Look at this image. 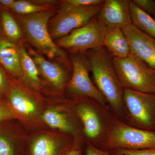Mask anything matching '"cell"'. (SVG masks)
<instances>
[{"label":"cell","instance_id":"d6986e66","mask_svg":"<svg viewBox=\"0 0 155 155\" xmlns=\"http://www.w3.org/2000/svg\"><path fill=\"white\" fill-rule=\"evenodd\" d=\"M1 20L3 31L8 39L13 42L22 41V31L18 22L8 11L2 9Z\"/></svg>","mask_w":155,"mask_h":155},{"label":"cell","instance_id":"83f0119b","mask_svg":"<svg viewBox=\"0 0 155 155\" xmlns=\"http://www.w3.org/2000/svg\"><path fill=\"white\" fill-rule=\"evenodd\" d=\"M14 2V0H0V5L7 8L11 9Z\"/></svg>","mask_w":155,"mask_h":155},{"label":"cell","instance_id":"ac0fdd59","mask_svg":"<svg viewBox=\"0 0 155 155\" xmlns=\"http://www.w3.org/2000/svg\"><path fill=\"white\" fill-rule=\"evenodd\" d=\"M61 145L54 139L47 135L37 137L31 143V155H57Z\"/></svg>","mask_w":155,"mask_h":155},{"label":"cell","instance_id":"52a82bcc","mask_svg":"<svg viewBox=\"0 0 155 155\" xmlns=\"http://www.w3.org/2000/svg\"><path fill=\"white\" fill-rule=\"evenodd\" d=\"M125 123L142 130L155 131V94L125 89Z\"/></svg>","mask_w":155,"mask_h":155},{"label":"cell","instance_id":"9c48e42d","mask_svg":"<svg viewBox=\"0 0 155 155\" xmlns=\"http://www.w3.org/2000/svg\"><path fill=\"white\" fill-rule=\"evenodd\" d=\"M72 54V75L66 87L67 91L75 98L88 97L107 104L105 98L90 78L91 68L86 53Z\"/></svg>","mask_w":155,"mask_h":155},{"label":"cell","instance_id":"8992f818","mask_svg":"<svg viewBox=\"0 0 155 155\" xmlns=\"http://www.w3.org/2000/svg\"><path fill=\"white\" fill-rule=\"evenodd\" d=\"M103 5L83 7L62 2L58 12L48 22V30L53 40L66 36L74 29L81 27L97 17Z\"/></svg>","mask_w":155,"mask_h":155},{"label":"cell","instance_id":"5b68a950","mask_svg":"<svg viewBox=\"0 0 155 155\" xmlns=\"http://www.w3.org/2000/svg\"><path fill=\"white\" fill-rule=\"evenodd\" d=\"M153 148H155V131L131 127L116 118L101 149L111 151Z\"/></svg>","mask_w":155,"mask_h":155},{"label":"cell","instance_id":"30bf717a","mask_svg":"<svg viewBox=\"0 0 155 155\" xmlns=\"http://www.w3.org/2000/svg\"><path fill=\"white\" fill-rule=\"evenodd\" d=\"M129 0H106L97 18L107 30L132 24Z\"/></svg>","mask_w":155,"mask_h":155},{"label":"cell","instance_id":"cb8c5ba5","mask_svg":"<svg viewBox=\"0 0 155 155\" xmlns=\"http://www.w3.org/2000/svg\"><path fill=\"white\" fill-rule=\"evenodd\" d=\"M67 1L73 5L83 7L103 5L105 2L103 0H67Z\"/></svg>","mask_w":155,"mask_h":155},{"label":"cell","instance_id":"ffe728a7","mask_svg":"<svg viewBox=\"0 0 155 155\" xmlns=\"http://www.w3.org/2000/svg\"><path fill=\"white\" fill-rule=\"evenodd\" d=\"M18 15H28L52 11V5H41L35 1H15L11 8Z\"/></svg>","mask_w":155,"mask_h":155},{"label":"cell","instance_id":"7402d4cb","mask_svg":"<svg viewBox=\"0 0 155 155\" xmlns=\"http://www.w3.org/2000/svg\"><path fill=\"white\" fill-rule=\"evenodd\" d=\"M138 7L155 19V1L153 0H133Z\"/></svg>","mask_w":155,"mask_h":155},{"label":"cell","instance_id":"f1b7e54d","mask_svg":"<svg viewBox=\"0 0 155 155\" xmlns=\"http://www.w3.org/2000/svg\"><path fill=\"white\" fill-rule=\"evenodd\" d=\"M5 83V77L2 72L0 70V88L2 87Z\"/></svg>","mask_w":155,"mask_h":155},{"label":"cell","instance_id":"277c9868","mask_svg":"<svg viewBox=\"0 0 155 155\" xmlns=\"http://www.w3.org/2000/svg\"><path fill=\"white\" fill-rule=\"evenodd\" d=\"M113 61L124 88L155 94V69L131 53L126 58H113Z\"/></svg>","mask_w":155,"mask_h":155},{"label":"cell","instance_id":"6da1fadb","mask_svg":"<svg viewBox=\"0 0 155 155\" xmlns=\"http://www.w3.org/2000/svg\"><path fill=\"white\" fill-rule=\"evenodd\" d=\"M86 53L95 85L105 98L116 118L125 122L127 116L124 101L125 88L116 74L113 57L103 46Z\"/></svg>","mask_w":155,"mask_h":155},{"label":"cell","instance_id":"2e32d148","mask_svg":"<svg viewBox=\"0 0 155 155\" xmlns=\"http://www.w3.org/2000/svg\"><path fill=\"white\" fill-rule=\"evenodd\" d=\"M9 99L12 107L19 113L26 116L35 115L38 110L36 102L21 87H13L9 94Z\"/></svg>","mask_w":155,"mask_h":155},{"label":"cell","instance_id":"7c38bea8","mask_svg":"<svg viewBox=\"0 0 155 155\" xmlns=\"http://www.w3.org/2000/svg\"><path fill=\"white\" fill-rule=\"evenodd\" d=\"M27 51L35 62L40 75H41L51 86L59 91L66 88L70 78L66 67L48 61L32 48L29 47Z\"/></svg>","mask_w":155,"mask_h":155},{"label":"cell","instance_id":"9a60e30c","mask_svg":"<svg viewBox=\"0 0 155 155\" xmlns=\"http://www.w3.org/2000/svg\"><path fill=\"white\" fill-rule=\"evenodd\" d=\"M20 57L22 77L31 86L35 89L41 87L40 74L35 62L28 53L22 41L17 45Z\"/></svg>","mask_w":155,"mask_h":155},{"label":"cell","instance_id":"4316f807","mask_svg":"<svg viewBox=\"0 0 155 155\" xmlns=\"http://www.w3.org/2000/svg\"><path fill=\"white\" fill-rule=\"evenodd\" d=\"M64 155H85L84 154L80 147H74L73 148L68 151Z\"/></svg>","mask_w":155,"mask_h":155},{"label":"cell","instance_id":"7a4b0ae2","mask_svg":"<svg viewBox=\"0 0 155 155\" xmlns=\"http://www.w3.org/2000/svg\"><path fill=\"white\" fill-rule=\"evenodd\" d=\"M73 109L82 127L86 143L101 149L116 117L108 104L91 98H75Z\"/></svg>","mask_w":155,"mask_h":155},{"label":"cell","instance_id":"484cf974","mask_svg":"<svg viewBox=\"0 0 155 155\" xmlns=\"http://www.w3.org/2000/svg\"><path fill=\"white\" fill-rule=\"evenodd\" d=\"M13 117L14 114L9 108L0 105V121L11 119Z\"/></svg>","mask_w":155,"mask_h":155},{"label":"cell","instance_id":"8fae6325","mask_svg":"<svg viewBox=\"0 0 155 155\" xmlns=\"http://www.w3.org/2000/svg\"><path fill=\"white\" fill-rule=\"evenodd\" d=\"M130 45L131 53L155 69V39L132 24L122 29Z\"/></svg>","mask_w":155,"mask_h":155},{"label":"cell","instance_id":"ba28073f","mask_svg":"<svg viewBox=\"0 0 155 155\" xmlns=\"http://www.w3.org/2000/svg\"><path fill=\"white\" fill-rule=\"evenodd\" d=\"M107 31L96 17L85 25L57 40L56 44L59 47L67 49L72 54L86 53L103 46Z\"/></svg>","mask_w":155,"mask_h":155},{"label":"cell","instance_id":"d4e9b609","mask_svg":"<svg viewBox=\"0 0 155 155\" xmlns=\"http://www.w3.org/2000/svg\"><path fill=\"white\" fill-rule=\"evenodd\" d=\"M85 154V155H112L111 154L110 152L103 150L87 143H86Z\"/></svg>","mask_w":155,"mask_h":155},{"label":"cell","instance_id":"44dd1931","mask_svg":"<svg viewBox=\"0 0 155 155\" xmlns=\"http://www.w3.org/2000/svg\"><path fill=\"white\" fill-rule=\"evenodd\" d=\"M109 152L112 155H155V148L137 150L117 149Z\"/></svg>","mask_w":155,"mask_h":155},{"label":"cell","instance_id":"e0dca14e","mask_svg":"<svg viewBox=\"0 0 155 155\" xmlns=\"http://www.w3.org/2000/svg\"><path fill=\"white\" fill-rule=\"evenodd\" d=\"M130 8L132 24L147 35L155 39V19L130 1Z\"/></svg>","mask_w":155,"mask_h":155},{"label":"cell","instance_id":"4fadbf2b","mask_svg":"<svg viewBox=\"0 0 155 155\" xmlns=\"http://www.w3.org/2000/svg\"><path fill=\"white\" fill-rule=\"evenodd\" d=\"M103 46L113 58H125L131 53L128 40L120 28L107 31L104 38Z\"/></svg>","mask_w":155,"mask_h":155},{"label":"cell","instance_id":"5bb4252c","mask_svg":"<svg viewBox=\"0 0 155 155\" xmlns=\"http://www.w3.org/2000/svg\"><path fill=\"white\" fill-rule=\"evenodd\" d=\"M0 63L12 75L22 77L17 45L3 37H0Z\"/></svg>","mask_w":155,"mask_h":155},{"label":"cell","instance_id":"603a6c76","mask_svg":"<svg viewBox=\"0 0 155 155\" xmlns=\"http://www.w3.org/2000/svg\"><path fill=\"white\" fill-rule=\"evenodd\" d=\"M12 142L5 136L0 134V155H14Z\"/></svg>","mask_w":155,"mask_h":155},{"label":"cell","instance_id":"3957f363","mask_svg":"<svg viewBox=\"0 0 155 155\" xmlns=\"http://www.w3.org/2000/svg\"><path fill=\"white\" fill-rule=\"evenodd\" d=\"M54 15L52 10L31 15H18V17L25 38L30 44L49 59L72 70L71 60L56 45L49 33L48 22Z\"/></svg>","mask_w":155,"mask_h":155}]
</instances>
